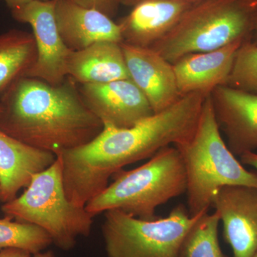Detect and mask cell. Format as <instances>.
Wrapping results in <instances>:
<instances>
[{
    "label": "cell",
    "mask_w": 257,
    "mask_h": 257,
    "mask_svg": "<svg viewBox=\"0 0 257 257\" xmlns=\"http://www.w3.org/2000/svg\"><path fill=\"white\" fill-rule=\"evenodd\" d=\"M1 112H2V108H1V106H0V114H1Z\"/></svg>",
    "instance_id": "4dcf8cb0"
},
{
    "label": "cell",
    "mask_w": 257,
    "mask_h": 257,
    "mask_svg": "<svg viewBox=\"0 0 257 257\" xmlns=\"http://www.w3.org/2000/svg\"><path fill=\"white\" fill-rule=\"evenodd\" d=\"M52 152L35 148L0 130V187L2 202L13 200L37 174L55 162Z\"/></svg>",
    "instance_id": "2e32d148"
},
{
    "label": "cell",
    "mask_w": 257,
    "mask_h": 257,
    "mask_svg": "<svg viewBox=\"0 0 257 257\" xmlns=\"http://www.w3.org/2000/svg\"><path fill=\"white\" fill-rule=\"evenodd\" d=\"M250 42H252V43L255 44V45H257V0L256 10H255L254 27H253L252 36H251Z\"/></svg>",
    "instance_id": "484cf974"
},
{
    "label": "cell",
    "mask_w": 257,
    "mask_h": 257,
    "mask_svg": "<svg viewBox=\"0 0 257 257\" xmlns=\"http://www.w3.org/2000/svg\"><path fill=\"white\" fill-rule=\"evenodd\" d=\"M0 257H32L31 253L18 249V248H6L0 251Z\"/></svg>",
    "instance_id": "603a6c76"
},
{
    "label": "cell",
    "mask_w": 257,
    "mask_h": 257,
    "mask_svg": "<svg viewBox=\"0 0 257 257\" xmlns=\"http://www.w3.org/2000/svg\"><path fill=\"white\" fill-rule=\"evenodd\" d=\"M226 85L257 93V45L246 41L241 45Z\"/></svg>",
    "instance_id": "44dd1931"
},
{
    "label": "cell",
    "mask_w": 257,
    "mask_h": 257,
    "mask_svg": "<svg viewBox=\"0 0 257 257\" xmlns=\"http://www.w3.org/2000/svg\"><path fill=\"white\" fill-rule=\"evenodd\" d=\"M140 1L142 0H121V5H124L125 6L133 7ZM199 1H202V0H199Z\"/></svg>",
    "instance_id": "83f0119b"
},
{
    "label": "cell",
    "mask_w": 257,
    "mask_h": 257,
    "mask_svg": "<svg viewBox=\"0 0 257 257\" xmlns=\"http://www.w3.org/2000/svg\"><path fill=\"white\" fill-rule=\"evenodd\" d=\"M220 219L217 213H202L181 244L177 257H229L219 241Z\"/></svg>",
    "instance_id": "d6986e66"
},
{
    "label": "cell",
    "mask_w": 257,
    "mask_h": 257,
    "mask_svg": "<svg viewBox=\"0 0 257 257\" xmlns=\"http://www.w3.org/2000/svg\"><path fill=\"white\" fill-rule=\"evenodd\" d=\"M0 106L1 131L56 157L89 143L104 128L68 77L57 85L21 77L5 93Z\"/></svg>",
    "instance_id": "7a4b0ae2"
},
{
    "label": "cell",
    "mask_w": 257,
    "mask_h": 257,
    "mask_svg": "<svg viewBox=\"0 0 257 257\" xmlns=\"http://www.w3.org/2000/svg\"><path fill=\"white\" fill-rule=\"evenodd\" d=\"M37 56L33 34L15 29L0 34V101L17 80L26 75Z\"/></svg>",
    "instance_id": "ac0fdd59"
},
{
    "label": "cell",
    "mask_w": 257,
    "mask_h": 257,
    "mask_svg": "<svg viewBox=\"0 0 257 257\" xmlns=\"http://www.w3.org/2000/svg\"><path fill=\"white\" fill-rule=\"evenodd\" d=\"M211 207L219 216L226 242L234 257L257 251V187L226 186L216 193Z\"/></svg>",
    "instance_id": "30bf717a"
},
{
    "label": "cell",
    "mask_w": 257,
    "mask_h": 257,
    "mask_svg": "<svg viewBox=\"0 0 257 257\" xmlns=\"http://www.w3.org/2000/svg\"><path fill=\"white\" fill-rule=\"evenodd\" d=\"M84 8L98 10L111 18L116 13L121 0H69Z\"/></svg>",
    "instance_id": "7402d4cb"
},
{
    "label": "cell",
    "mask_w": 257,
    "mask_h": 257,
    "mask_svg": "<svg viewBox=\"0 0 257 257\" xmlns=\"http://www.w3.org/2000/svg\"><path fill=\"white\" fill-rule=\"evenodd\" d=\"M175 147L185 169L187 208L191 216L207 212L221 187H257V172L246 170L223 140L210 95L204 101L192 137Z\"/></svg>",
    "instance_id": "3957f363"
},
{
    "label": "cell",
    "mask_w": 257,
    "mask_h": 257,
    "mask_svg": "<svg viewBox=\"0 0 257 257\" xmlns=\"http://www.w3.org/2000/svg\"><path fill=\"white\" fill-rule=\"evenodd\" d=\"M114 181L85 205L94 217L118 210L144 220L158 217L157 208L187 190V177L177 147H166L138 168L120 170Z\"/></svg>",
    "instance_id": "277c9868"
},
{
    "label": "cell",
    "mask_w": 257,
    "mask_h": 257,
    "mask_svg": "<svg viewBox=\"0 0 257 257\" xmlns=\"http://www.w3.org/2000/svg\"><path fill=\"white\" fill-rule=\"evenodd\" d=\"M32 257H56L55 253L52 252V251H41L33 255Z\"/></svg>",
    "instance_id": "4316f807"
},
{
    "label": "cell",
    "mask_w": 257,
    "mask_h": 257,
    "mask_svg": "<svg viewBox=\"0 0 257 257\" xmlns=\"http://www.w3.org/2000/svg\"><path fill=\"white\" fill-rule=\"evenodd\" d=\"M204 99L199 93L182 96L170 107L131 127L104 124L102 131L89 143L62 152L57 157L62 161L69 200L85 207L123 167L150 159L164 147L188 140L197 127Z\"/></svg>",
    "instance_id": "6da1fadb"
},
{
    "label": "cell",
    "mask_w": 257,
    "mask_h": 257,
    "mask_svg": "<svg viewBox=\"0 0 257 257\" xmlns=\"http://www.w3.org/2000/svg\"><path fill=\"white\" fill-rule=\"evenodd\" d=\"M121 45L130 79L146 96L154 114L170 107L182 97L173 64L152 48L124 42Z\"/></svg>",
    "instance_id": "7c38bea8"
},
{
    "label": "cell",
    "mask_w": 257,
    "mask_h": 257,
    "mask_svg": "<svg viewBox=\"0 0 257 257\" xmlns=\"http://www.w3.org/2000/svg\"><path fill=\"white\" fill-rule=\"evenodd\" d=\"M55 18L60 36L71 51L84 50L99 42H122L118 23L98 10L69 0H56Z\"/></svg>",
    "instance_id": "9a60e30c"
},
{
    "label": "cell",
    "mask_w": 257,
    "mask_h": 257,
    "mask_svg": "<svg viewBox=\"0 0 257 257\" xmlns=\"http://www.w3.org/2000/svg\"><path fill=\"white\" fill-rule=\"evenodd\" d=\"M199 0H142L118 23L122 42L151 48L172 31Z\"/></svg>",
    "instance_id": "4fadbf2b"
},
{
    "label": "cell",
    "mask_w": 257,
    "mask_h": 257,
    "mask_svg": "<svg viewBox=\"0 0 257 257\" xmlns=\"http://www.w3.org/2000/svg\"><path fill=\"white\" fill-rule=\"evenodd\" d=\"M256 5V0H202L151 48L173 64L189 54L250 41Z\"/></svg>",
    "instance_id": "5b68a950"
},
{
    "label": "cell",
    "mask_w": 257,
    "mask_h": 257,
    "mask_svg": "<svg viewBox=\"0 0 257 257\" xmlns=\"http://www.w3.org/2000/svg\"><path fill=\"white\" fill-rule=\"evenodd\" d=\"M79 94L103 124L128 128L154 114L146 96L131 79L81 84Z\"/></svg>",
    "instance_id": "9c48e42d"
},
{
    "label": "cell",
    "mask_w": 257,
    "mask_h": 257,
    "mask_svg": "<svg viewBox=\"0 0 257 257\" xmlns=\"http://www.w3.org/2000/svg\"><path fill=\"white\" fill-rule=\"evenodd\" d=\"M240 161L242 165L252 167L257 171V154L253 152H247L240 157Z\"/></svg>",
    "instance_id": "cb8c5ba5"
},
{
    "label": "cell",
    "mask_w": 257,
    "mask_h": 257,
    "mask_svg": "<svg viewBox=\"0 0 257 257\" xmlns=\"http://www.w3.org/2000/svg\"><path fill=\"white\" fill-rule=\"evenodd\" d=\"M0 202H2V191H1V187H0Z\"/></svg>",
    "instance_id": "f1b7e54d"
},
{
    "label": "cell",
    "mask_w": 257,
    "mask_h": 257,
    "mask_svg": "<svg viewBox=\"0 0 257 257\" xmlns=\"http://www.w3.org/2000/svg\"><path fill=\"white\" fill-rule=\"evenodd\" d=\"M104 214L101 230L108 257H177L186 235L202 214L191 216L182 204L153 220L118 210Z\"/></svg>",
    "instance_id": "52a82bcc"
},
{
    "label": "cell",
    "mask_w": 257,
    "mask_h": 257,
    "mask_svg": "<svg viewBox=\"0 0 257 257\" xmlns=\"http://www.w3.org/2000/svg\"><path fill=\"white\" fill-rule=\"evenodd\" d=\"M243 42H234L210 52L189 54L174 62L180 96L193 93L209 96L216 88L226 85L236 53Z\"/></svg>",
    "instance_id": "5bb4252c"
},
{
    "label": "cell",
    "mask_w": 257,
    "mask_h": 257,
    "mask_svg": "<svg viewBox=\"0 0 257 257\" xmlns=\"http://www.w3.org/2000/svg\"><path fill=\"white\" fill-rule=\"evenodd\" d=\"M0 218V251L18 248L32 255L45 251L52 243V239L41 228L29 223Z\"/></svg>",
    "instance_id": "ffe728a7"
},
{
    "label": "cell",
    "mask_w": 257,
    "mask_h": 257,
    "mask_svg": "<svg viewBox=\"0 0 257 257\" xmlns=\"http://www.w3.org/2000/svg\"><path fill=\"white\" fill-rule=\"evenodd\" d=\"M56 0H33L12 10L13 18L32 27L37 47V60L25 77L45 81L52 85L67 77V63L72 51L66 46L57 28Z\"/></svg>",
    "instance_id": "ba28073f"
},
{
    "label": "cell",
    "mask_w": 257,
    "mask_h": 257,
    "mask_svg": "<svg viewBox=\"0 0 257 257\" xmlns=\"http://www.w3.org/2000/svg\"><path fill=\"white\" fill-rule=\"evenodd\" d=\"M121 43L99 42L84 50L72 51L67 77L80 85L130 79Z\"/></svg>",
    "instance_id": "e0dca14e"
},
{
    "label": "cell",
    "mask_w": 257,
    "mask_h": 257,
    "mask_svg": "<svg viewBox=\"0 0 257 257\" xmlns=\"http://www.w3.org/2000/svg\"><path fill=\"white\" fill-rule=\"evenodd\" d=\"M2 211L12 219L41 228L64 251L74 248L79 237L89 236L94 222L85 207L76 205L66 195L59 157L33 177L21 196L4 203Z\"/></svg>",
    "instance_id": "8992f818"
},
{
    "label": "cell",
    "mask_w": 257,
    "mask_h": 257,
    "mask_svg": "<svg viewBox=\"0 0 257 257\" xmlns=\"http://www.w3.org/2000/svg\"><path fill=\"white\" fill-rule=\"evenodd\" d=\"M216 121L235 157L257 149V93L224 85L211 94Z\"/></svg>",
    "instance_id": "8fae6325"
},
{
    "label": "cell",
    "mask_w": 257,
    "mask_h": 257,
    "mask_svg": "<svg viewBox=\"0 0 257 257\" xmlns=\"http://www.w3.org/2000/svg\"><path fill=\"white\" fill-rule=\"evenodd\" d=\"M40 1H48V0H40Z\"/></svg>",
    "instance_id": "1f68e13d"
},
{
    "label": "cell",
    "mask_w": 257,
    "mask_h": 257,
    "mask_svg": "<svg viewBox=\"0 0 257 257\" xmlns=\"http://www.w3.org/2000/svg\"><path fill=\"white\" fill-rule=\"evenodd\" d=\"M251 257H257V251H256V253H255L254 254H253Z\"/></svg>",
    "instance_id": "f546056e"
},
{
    "label": "cell",
    "mask_w": 257,
    "mask_h": 257,
    "mask_svg": "<svg viewBox=\"0 0 257 257\" xmlns=\"http://www.w3.org/2000/svg\"><path fill=\"white\" fill-rule=\"evenodd\" d=\"M10 7L12 10L22 8L33 0H3Z\"/></svg>",
    "instance_id": "d4e9b609"
}]
</instances>
